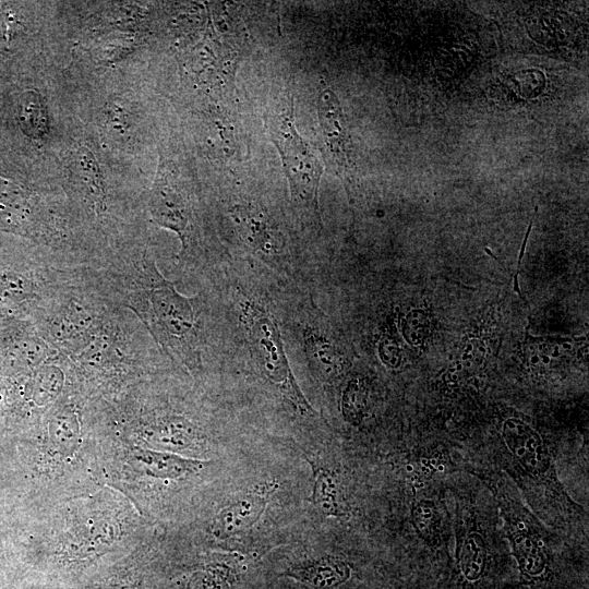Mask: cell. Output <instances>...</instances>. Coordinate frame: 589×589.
<instances>
[{"label":"cell","instance_id":"6da1fadb","mask_svg":"<svg viewBox=\"0 0 589 589\" xmlns=\"http://www.w3.org/2000/svg\"><path fill=\"white\" fill-rule=\"evenodd\" d=\"M490 486L504 519L506 538L517 562L521 582L541 585L550 580L552 550L548 531L517 496H512L502 480H493Z\"/></svg>","mask_w":589,"mask_h":589},{"label":"cell","instance_id":"7a4b0ae2","mask_svg":"<svg viewBox=\"0 0 589 589\" xmlns=\"http://www.w3.org/2000/svg\"><path fill=\"white\" fill-rule=\"evenodd\" d=\"M292 98L272 121L271 137L281 158L290 195L308 217H318V188L322 161L296 128Z\"/></svg>","mask_w":589,"mask_h":589},{"label":"cell","instance_id":"3957f363","mask_svg":"<svg viewBox=\"0 0 589 589\" xmlns=\"http://www.w3.org/2000/svg\"><path fill=\"white\" fill-rule=\"evenodd\" d=\"M243 325L260 371L301 414L316 413L302 394L289 366L281 336L269 313L249 306L244 311Z\"/></svg>","mask_w":589,"mask_h":589},{"label":"cell","instance_id":"277c9868","mask_svg":"<svg viewBox=\"0 0 589 589\" xmlns=\"http://www.w3.org/2000/svg\"><path fill=\"white\" fill-rule=\"evenodd\" d=\"M502 441L506 460H510V467L521 482L545 488L564 504L575 507L557 479L546 444L530 424L518 418L507 419L502 426Z\"/></svg>","mask_w":589,"mask_h":589},{"label":"cell","instance_id":"5b68a950","mask_svg":"<svg viewBox=\"0 0 589 589\" xmlns=\"http://www.w3.org/2000/svg\"><path fill=\"white\" fill-rule=\"evenodd\" d=\"M274 489L267 485L231 501L216 515L213 534L218 539H228L249 530L264 513Z\"/></svg>","mask_w":589,"mask_h":589},{"label":"cell","instance_id":"8992f818","mask_svg":"<svg viewBox=\"0 0 589 589\" xmlns=\"http://www.w3.org/2000/svg\"><path fill=\"white\" fill-rule=\"evenodd\" d=\"M467 520L457 522L456 567L465 582L477 584L489 567V545L480 528L471 518Z\"/></svg>","mask_w":589,"mask_h":589},{"label":"cell","instance_id":"52a82bcc","mask_svg":"<svg viewBox=\"0 0 589 589\" xmlns=\"http://www.w3.org/2000/svg\"><path fill=\"white\" fill-rule=\"evenodd\" d=\"M283 575L314 589H334L349 580L351 567L341 558L324 556L293 566Z\"/></svg>","mask_w":589,"mask_h":589},{"label":"cell","instance_id":"ba28073f","mask_svg":"<svg viewBox=\"0 0 589 589\" xmlns=\"http://www.w3.org/2000/svg\"><path fill=\"white\" fill-rule=\"evenodd\" d=\"M573 345L561 338H536L526 340V360L533 373L545 375L558 371L569 360Z\"/></svg>","mask_w":589,"mask_h":589},{"label":"cell","instance_id":"9c48e42d","mask_svg":"<svg viewBox=\"0 0 589 589\" xmlns=\"http://www.w3.org/2000/svg\"><path fill=\"white\" fill-rule=\"evenodd\" d=\"M235 220L242 239L253 249L266 256L277 254L284 245L281 236L277 233L262 215L252 209L238 207L233 211Z\"/></svg>","mask_w":589,"mask_h":589},{"label":"cell","instance_id":"30bf717a","mask_svg":"<svg viewBox=\"0 0 589 589\" xmlns=\"http://www.w3.org/2000/svg\"><path fill=\"white\" fill-rule=\"evenodd\" d=\"M132 460L145 473L157 478H178L204 467L201 460L147 449L134 450Z\"/></svg>","mask_w":589,"mask_h":589},{"label":"cell","instance_id":"8fae6325","mask_svg":"<svg viewBox=\"0 0 589 589\" xmlns=\"http://www.w3.org/2000/svg\"><path fill=\"white\" fill-rule=\"evenodd\" d=\"M317 115L327 151L338 160L345 152L342 115L339 101L328 86L318 92Z\"/></svg>","mask_w":589,"mask_h":589},{"label":"cell","instance_id":"7c38bea8","mask_svg":"<svg viewBox=\"0 0 589 589\" xmlns=\"http://www.w3.org/2000/svg\"><path fill=\"white\" fill-rule=\"evenodd\" d=\"M158 314L166 329L177 337H183L192 329L193 320L188 302L170 287H164L156 296Z\"/></svg>","mask_w":589,"mask_h":589},{"label":"cell","instance_id":"4fadbf2b","mask_svg":"<svg viewBox=\"0 0 589 589\" xmlns=\"http://www.w3.org/2000/svg\"><path fill=\"white\" fill-rule=\"evenodd\" d=\"M410 520L418 536L431 545L441 544L444 515L437 502L420 498L412 503Z\"/></svg>","mask_w":589,"mask_h":589},{"label":"cell","instance_id":"5bb4252c","mask_svg":"<svg viewBox=\"0 0 589 589\" xmlns=\"http://www.w3.org/2000/svg\"><path fill=\"white\" fill-rule=\"evenodd\" d=\"M19 121L23 132L31 137L43 139L49 133L48 111L40 94L27 91L22 95Z\"/></svg>","mask_w":589,"mask_h":589},{"label":"cell","instance_id":"9a60e30c","mask_svg":"<svg viewBox=\"0 0 589 589\" xmlns=\"http://www.w3.org/2000/svg\"><path fill=\"white\" fill-rule=\"evenodd\" d=\"M311 502L325 516L342 517L347 515V509L340 501L338 484L327 469L314 470Z\"/></svg>","mask_w":589,"mask_h":589},{"label":"cell","instance_id":"2e32d148","mask_svg":"<svg viewBox=\"0 0 589 589\" xmlns=\"http://www.w3.org/2000/svg\"><path fill=\"white\" fill-rule=\"evenodd\" d=\"M154 213L158 221L178 232L185 229L188 208L179 193L168 185L159 188L155 199Z\"/></svg>","mask_w":589,"mask_h":589},{"label":"cell","instance_id":"e0dca14e","mask_svg":"<svg viewBox=\"0 0 589 589\" xmlns=\"http://www.w3.org/2000/svg\"><path fill=\"white\" fill-rule=\"evenodd\" d=\"M312 363L320 374L327 378L339 376L345 369V361L337 349L320 334H312L306 342Z\"/></svg>","mask_w":589,"mask_h":589},{"label":"cell","instance_id":"ac0fdd59","mask_svg":"<svg viewBox=\"0 0 589 589\" xmlns=\"http://www.w3.org/2000/svg\"><path fill=\"white\" fill-rule=\"evenodd\" d=\"M238 579V573L232 566L216 563L195 574L190 587L191 589H236Z\"/></svg>","mask_w":589,"mask_h":589},{"label":"cell","instance_id":"d6986e66","mask_svg":"<svg viewBox=\"0 0 589 589\" xmlns=\"http://www.w3.org/2000/svg\"><path fill=\"white\" fill-rule=\"evenodd\" d=\"M368 390L364 383L354 377L350 380L341 396V413L351 425L361 424L366 412Z\"/></svg>","mask_w":589,"mask_h":589},{"label":"cell","instance_id":"ffe728a7","mask_svg":"<svg viewBox=\"0 0 589 589\" xmlns=\"http://www.w3.org/2000/svg\"><path fill=\"white\" fill-rule=\"evenodd\" d=\"M154 438L163 447L180 450L192 445L194 433L188 422L178 419L163 423L156 431Z\"/></svg>","mask_w":589,"mask_h":589},{"label":"cell","instance_id":"44dd1931","mask_svg":"<svg viewBox=\"0 0 589 589\" xmlns=\"http://www.w3.org/2000/svg\"><path fill=\"white\" fill-rule=\"evenodd\" d=\"M50 435L56 445L64 452L73 450L79 437V424L74 414L63 412L50 422Z\"/></svg>","mask_w":589,"mask_h":589},{"label":"cell","instance_id":"7402d4cb","mask_svg":"<svg viewBox=\"0 0 589 589\" xmlns=\"http://www.w3.org/2000/svg\"><path fill=\"white\" fill-rule=\"evenodd\" d=\"M430 333V320L423 310L410 311L402 322V335L412 346L417 347L424 342Z\"/></svg>","mask_w":589,"mask_h":589},{"label":"cell","instance_id":"603a6c76","mask_svg":"<svg viewBox=\"0 0 589 589\" xmlns=\"http://www.w3.org/2000/svg\"><path fill=\"white\" fill-rule=\"evenodd\" d=\"M62 385V376L58 369L47 368L38 374L34 384V398L39 404L53 399Z\"/></svg>","mask_w":589,"mask_h":589},{"label":"cell","instance_id":"cb8c5ba5","mask_svg":"<svg viewBox=\"0 0 589 589\" xmlns=\"http://www.w3.org/2000/svg\"><path fill=\"white\" fill-rule=\"evenodd\" d=\"M24 194L13 183L0 180V215L22 208Z\"/></svg>","mask_w":589,"mask_h":589},{"label":"cell","instance_id":"d4e9b609","mask_svg":"<svg viewBox=\"0 0 589 589\" xmlns=\"http://www.w3.org/2000/svg\"><path fill=\"white\" fill-rule=\"evenodd\" d=\"M382 361L389 368H398L401 362V351L393 340H384L380 346Z\"/></svg>","mask_w":589,"mask_h":589},{"label":"cell","instance_id":"484cf974","mask_svg":"<svg viewBox=\"0 0 589 589\" xmlns=\"http://www.w3.org/2000/svg\"><path fill=\"white\" fill-rule=\"evenodd\" d=\"M8 557L4 545L0 537V587L3 585L8 574Z\"/></svg>","mask_w":589,"mask_h":589}]
</instances>
